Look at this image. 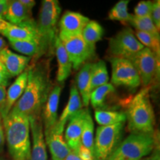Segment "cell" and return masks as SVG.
I'll list each match as a JSON object with an SVG mask.
<instances>
[{"mask_svg": "<svg viewBox=\"0 0 160 160\" xmlns=\"http://www.w3.org/2000/svg\"><path fill=\"white\" fill-rule=\"evenodd\" d=\"M129 60L135 66L143 87H149L159 77V57L149 48H144Z\"/></svg>", "mask_w": 160, "mask_h": 160, "instance_id": "7", "label": "cell"}, {"mask_svg": "<svg viewBox=\"0 0 160 160\" xmlns=\"http://www.w3.org/2000/svg\"><path fill=\"white\" fill-rule=\"evenodd\" d=\"M86 109H82L69 119L65 133V141L71 151L77 153L81 145V136Z\"/></svg>", "mask_w": 160, "mask_h": 160, "instance_id": "16", "label": "cell"}, {"mask_svg": "<svg viewBox=\"0 0 160 160\" xmlns=\"http://www.w3.org/2000/svg\"><path fill=\"white\" fill-rule=\"evenodd\" d=\"M6 93H7L6 88L2 85H0V116H1L5 104Z\"/></svg>", "mask_w": 160, "mask_h": 160, "instance_id": "36", "label": "cell"}, {"mask_svg": "<svg viewBox=\"0 0 160 160\" xmlns=\"http://www.w3.org/2000/svg\"><path fill=\"white\" fill-rule=\"evenodd\" d=\"M11 78L5 66L0 62V85H2L6 88L9 85Z\"/></svg>", "mask_w": 160, "mask_h": 160, "instance_id": "34", "label": "cell"}, {"mask_svg": "<svg viewBox=\"0 0 160 160\" xmlns=\"http://www.w3.org/2000/svg\"><path fill=\"white\" fill-rule=\"evenodd\" d=\"M144 48L131 28L121 31L109 42V52L113 58L129 59Z\"/></svg>", "mask_w": 160, "mask_h": 160, "instance_id": "8", "label": "cell"}, {"mask_svg": "<svg viewBox=\"0 0 160 160\" xmlns=\"http://www.w3.org/2000/svg\"><path fill=\"white\" fill-rule=\"evenodd\" d=\"M136 37L145 48L154 52L157 57L160 56V37L145 32H136Z\"/></svg>", "mask_w": 160, "mask_h": 160, "instance_id": "31", "label": "cell"}, {"mask_svg": "<svg viewBox=\"0 0 160 160\" xmlns=\"http://www.w3.org/2000/svg\"><path fill=\"white\" fill-rule=\"evenodd\" d=\"M8 2L9 1H8V0H0V19H4Z\"/></svg>", "mask_w": 160, "mask_h": 160, "instance_id": "38", "label": "cell"}, {"mask_svg": "<svg viewBox=\"0 0 160 160\" xmlns=\"http://www.w3.org/2000/svg\"><path fill=\"white\" fill-rule=\"evenodd\" d=\"M30 129L32 133V147L30 160H47L46 143L41 117H30Z\"/></svg>", "mask_w": 160, "mask_h": 160, "instance_id": "14", "label": "cell"}, {"mask_svg": "<svg viewBox=\"0 0 160 160\" xmlns=\"http://www.w3.org/2000/svg\"><path fill=\"white\" fill-rule=\"evenodd\" d=\"M125 122L99 126L96 131L93 155L94 160H107L119 145Z\"/></svg>", "mask_w": 160, "mask_h": 160, "instance_id": "6", "label": "cell"}, {"mask_svg": "<svg viewBox=\"0 0 160 160\" xmlns=\"http://www.w3.org/2000/svg\"><path fill=\"white\" fill-rule=\"evenodd\" d=\"M31 59L29 57L13 53L8 48L0 53V62L5 66L12 78L18 77L25 71Z\"/></svg>", "mask_w": 160, "mask_h": 160, "instance_id": "17", "label": "cell"}, {"mask_svg": "<svg viewBox=\"0 0 160 160\" xmlns=\"http://www.w3.org/2000/svg\"><path fill=\"white\" fill-rule=\"evenodd\" d=\"M61 92V86H54V88L50 92L48 99L46 100L45 105H44L42 111V116L41 118L42 124H44V126H45L44 133L48 132L51 128H53L57 122V111Z\"/></svg>", "mask_w": 160, "mask_h": 160, "instance_id": "15", "label": "cell"}, {"mask_svg": "<svg viewBox=\"0 0 160 160\" xmlns=\"http://www.w3.org/2000/svg\"><path fill=\"white\" fill-rule=\"evenodd\" d=\"M0 160H9V159H5V158H4V157H0Z\"/></svg>", "mask_w": 160, "mask_h": 160, "instance_id": "43", "label": "cell"}, {"mask_svg": "<svg viewBox=\"0 0 160 160\" xmlns=\"http://www.w3.org/2000/svg\"><path fill=\"white\" fill-rule=\"evenodd\" d=\"M20 2L25 6V7L29 11H32V8L34 7L36 5V2L33 0H19Z\"/></svg>", "mask_w": 160, "mask_h": 160, "instance_id": "39", "label": "cell"}, {"mask_svg": "<svg viewBox=\"0 0 160 160\" xmlns=\"http://www.w3.org/2000/svg\"><path fill=\"white\" fill-rule=\"evenodd\" d=\"M5 137L13 160H30L31 138L30 122L27 116L11 111L2 119Z\"/></svg>", "mask_w": 160, "mask_h": 160, "instance_id": "2", "label": "cell"}, {"mask_svg": "<svg viewBox=\"0 0 160 160\" xmlns=\"http://www.w3.org/2000/svg\"><path fill=\"white\" fill-rule=\"evenodd\" d=\"M28 77V70H25L21 74L18 76L13 83L8 89L6 93L5 104L1 113L2 119L7 117L16 102L22 97L27 85Z\"/></svg>", "mask_w": 160, "mask_h": 160, "instance_id": "18", "label": "cell"}, {"mask_svg": "<svg viewBox=\"0 0 160 160\" xmlns=\"http://www.w3.org/2000/svg\"><path fill=\"white\" fill-rule=\"evenodd\" d=\"M90 19L77 12L66 11L59 21V39L60 41L81 36L84 28Z\"/></svg>", "mask_w": 160, "mask_h": 160, "instance_id": "11", "label": "cell"}, {"mask_svg": "<svg viewBox=\"0 0 160 160\" xmlns=\"http://www.w3.org/2000/svg\"><path fill=\"white\" fill-rule=\"evenodd\" d=\"M132 133H154L155 114L150 99V88L144 87L131 100L125 113Z\"/></svg>", "mask_w": 160, "mask_h": 160, "instance_id": "3", "label": "cell"}, {"mask_svg": "<svg viewBox=\"0 0 160 160\" xmlns=\"http://www.w3.org/2000/svg\"><path fill=\"white\" fill-rule=\"evenodd\" d=\"M109 77L105 62L92 63L91 71V91L100 86L108 83Z\"/></svg>", "mask_w": 160, "mask_h": 160, "instance_id": "24", "label": "cell"}, {"mask_svg": "<svg viewBox=\"0 0 160 160\" xmlns=\"http://www.w3.org/2000/svg\"><path fill=\"white\" fill-rule=\"evenodd\" d=\"M0 33L8 40H39L37 23L33 19L19 25H14L0 19Z\"/></svg>", "mask_w": 160, "mask_h": 160, "instance_id": "12", "label": "cell"}, {"mask_svg": "<svg viewBox=\"0 0 160 160\" xmlns=\"http://www.w3.org/2000/svg\"><path fill=\"white\" fill-rule=\"evenodd\" d=\"M93 131H94V125H93V122L91 113L88 110L86 109L82 125V131L81 145L88 149L92 153L93 152V142H94Z\"/></svg>", "mask_w": 160, "mask_h": 160, "instance_id": "27", "label": "cell"}, {"mask_svg": "<svg viewBox=\"0 0 160 160\" xmlns=\"http://www.w3.org/2000/svg\"><path fill=\"white\" fill-rule=\"evenodd\" d=\"M115 87L111 83H107L98 87L91 92L90 102L96 110H101L106 105V102L109 97L114 94Z\"/></svg>", "mask_w": 160, "mask_h": 160, "instance_id": "23", "label": "cell"}, {"mask_svg": "<svg viewBox=\"0 0 160 160\" xmlns=\"http://www.w3.org/2000/svg\"><path fill=\"white\" fill-rule=\"evenodd\" d=\"M104 34L103 28L96 21H90L84 28L82 37L88 45L95 48V44L102 39Z\"/></svg>", "mask_w": 160, "mask_h": 160, "instance_id": "28", "label": "cell"}, {"mask_svg": "<svg viewBox=\"0 0 160 160\" xmlns=\"http://www.w3.org/2000/svg\"><path fill=\"white\" fill-rule=\"evenodd\" d=\"M10 45L15 51L24 55L37 57L39 53V42L38 39L8 40Z\"/></svg>", "mask_w": 160, "mask_h": 160, "instance_id": "26", "label": "cell"}, {"mask_svg": "<svg viewBox=\"0 0 160 160\" xmlns=\"http://www.w3.org/2000/svg\"><path fill=\"white\" fill-rule=\"evenodd\" d=\"M151 17L153 24L157 28V29L159 31L160 29V1L157 0L153 2V8Z\"/></svg>", "mask_w": 160, "mask_h": 160, "instance_id": "33", "label": "cell"}, {"mask_svg": "<svg viewBox=\"0 0 160 160\" xmlns=\"http://www.w3.org/2000/svg\"><path fill=\"white\" fill-rule=\"evenodd\" d=\"M51 91L48 68L45 65L31 68L28 69L25 91L11 111L28 118L41 117L40 113Z\"/></svg>", "mask_w": 160, "mask_h": 160, "instance_id": "1", "label": "cell"}, {"mask_svg": "<svg viewBox=\"0 0 160 160\" xmlns=\"http://www.w3.org/2000/svg\"><path fill=\"white\" fill-rule=\"evenodd\" d=\"M77 154L81 160H94L93 153L88 149L84 147L82 145L79 146L77 151Z\"/></svg>", "mask_w": 160, "mask_h": 160, "instance_id": "35", "label": "cell"}, {"mask_svg": "<svg viewBox=\"0 0 160 160\" xmlns=\"http://www.w3.org/2000/svg\"><path fill=\"white\" fill-rule=\"evenodd\" d=\"M128 0H120L119 2L112 8L108 13V18L111 20H116L121 22H129L132 17V14L128 12Z\"/></svg>", "mask_w": 160, "mask_h": 160, "instance_id": "29", "label": "cell"}, {"mask_svg": "<svg viewBox=\"0 0 160 160\" xmlns=\"http://www.w3.org/2000/svg\"><path fill=\"white\" fill-rule=\"evenodd\" d=\"M62 8L57 0H45L42 2L37 28L39 35V53L37 57L45 54L54 47L57 37V24Z\"/></svg>", "mask_w": 160, "mask_h": 160, "instance_id": "4", "label": "cell"}, {"mask_svg": "<svg viewBox=\"0 0 160 160\" xmlns=\"http://www.w3.org/2000/svg\"><path fill=\"white\" fill-rule=\"evenodd\" d=\"M141 160H153V159H152V158L151 157H149V158H147V159H141Z\"/></svg>", "mask_w": 160, "mask_h": 160, "instance_id": "42", "label": "cell"}, {"mask_svg": "<svg viewBox=\"0 0 160 160\" xmlns=\"http://www.w3.org/2000/svg\"><path fill=\"white\" fill-rule=\"evenodd\" d=\"M154 133H132L119 143L107 160H141L156 148Z\"/></svg>", "mask_w": 160, "mask_h": 160, "instance_id": "5", "label": "cell"}, {"mask_svg": "<svg viewBox=\"0 0 160 160\" xmlns=\"http://www.w3.org/2000/svg\"><path fill=\"white\" fill-rule=\"evenodd\" d=\"M111 84L113 86H125L134 89L141 85L139 73L129 59L112 58Z\"/></svg>", "mask_w": 160, "mask_h": 160, "instance_id": "9", "label": "cell"}, {"mask_svg": "<svg viewBox=\"0 0 160 160\" xmlns=\"http://www.w3.org/2000/svg\"><path fill=\"white\" fill-rule=\"evenodd\" d=\"M64 160H81L80 158L79 157V156L76 152L71 151V152L69 153V154L65 157V159Z\"/></svg>", "mask_w": 160, "mask_h": 160, "instance_id": "40", "label": "cell"}, {"mask_svg": "<svg viewBox=\"0 0 160 160\" xmlns=\"http://www.w3.org/2000/svg\"><path fill=\"white\" fill-rule=\"evenodd\" d=\"M62 43L67 52L72 68L75 70L80 68L94 55L95 48L88 45L82 36L65 39L62 41Z\"/></svg>", "mask_w": 160, "mask_h": 160, "instance_id": "10", "label": "cell"}, {"mask_svg": "<svg viewBox=\"0 0 160 160\" xmlns=\"http://www.w3.org/2000/svg\"><path fill=\"white\" fill-rule=\"evenodd\" d=\"M82 102L78 91L77 86L72 85L70 91V97L67 105L64 109L61 117L58 119L57 123L59 125L65 126V124L68 121L72 116L77 113L78 111L82 110Z\"/></svg>", "mask_w": 160, "mask_h": 160, "instance_id": "22", "label": "cell"}, {"mask_svg": "<svg viewBox=\"0 0 160 160\" xmlns=\"http://www.w3.org/2000/svg\"><path fill=\"white\" fill-rule=\"evenodd\" d=\"M31 15V11L26 8L19 0H12L9 1L4 19L10 23L19 25L33 19Z\"/></svg>", "mask_w": 160, "mask_h": 160, "instance_id": "20", "label": "cell"}, {"mask_svg": "<svg viewBox=\"0 0 160 160\" xmlns=\"http://www.w3.org/2000/svg\"><path fill=\"white\" fill-rule=\"evenodd\" d=\"M129 23L135 28L137 31L145 32L159 37V31L156 28L151 17H138L133 15Z\"/></svg>", "mask_w": 160, "mask_h": 160, "instance_id": "30", "label": "cell"}, {"mask_svg": "<svg viewBox=\"0 0 160 160\" xmlns=\"http://www.w3.org/2000/svg\"><path fill=\"white\" fill-rule=\"evenodd\" d=\"M64 128L65 126L57 122L53 128L44 133L45 143L48 146L53 160H64L71 151L63 137Z\"/></svg>", "mask_w": 160, "mask_h": 160, "instance_id": "13", "label": "cell"}, {"mask_svg": "<svg viewBox=\"0 0 160 160\" xmlns=\"http://www.w3.org/2000/svg\"><path fill=\"white\" fill-rule=\"evenodd\" d=\"M92 63H85L77 76V88L81 97L82 105L88 107L91 97V71Z\"/></svg>", "mask_w": 160, "mask_h": 160, "instance_id": "21", "label": "cell"}, {"mask_svg": "<svg viewBox=\"0 0 160 160\" xmlns=\"http://www.w3.org/2000/svg\"><path fill=\"white\" fill-rule=\"evenodd\" d=\"M95 119L101 126H108L125 122L126 115L124 112L95 110Z\"/></svg>", "mask_w": 160, "mask_h": 160, "instance_id": "25", "label": "cell"}, {"mask_svg": "<svg viewBox=\"0 0 160 160\" xmlns=\"http://www.w3.org/2000/svg\"><path fill=\"white\" fill-rule=\"evenodd\" d=\"M5 131H4L2 119L1 116H0V153L3 151L4 146H5Z\"/></svg>", "mask_w": 160, "mask_h": 160, "instance_id": "37", "label": "cell"}, {"mask_svg": "<svg viewBox=\"0 0 160 160\" xmlns=\"http://www.w3.org/2000/svg\"><path fill=\"white\" fill-rule=\"evenodd\" d=\"M7 48V44H6V42L5 39H3L2 37H0V53L3 51L4 49Z\"/></svg>", "mask_w": 160, "mask_h": 160, "instance_id": "41", "label": "cell"}, {"mask_svg": "<svg viewBox=\"0 0 160 160\" xmlns=\"http://www.w3.org/2000/svg\"><path fill=\"white\" fill-rule=\"evenodd\" d=\"M153 2L141 1L137 4L134 8V16L138 17H151Z\"/></svg>", "mask_w": 160, "mask_h": 160, "instance_id": "32", "label": "cell"}, {"mask_svg": "<svg viewBox=\"0 0 160 160\" xmlns=\"http://www.w3.org/2000/svg\"><path fill=\"white\" fill-rule=\"evenodd\" d=\"M55 53L58 62L57 71V81L59 83H62L68 78L71 74L72 69V64L70 61L68 56L66 52L63 44L60 41L58 36L56 37L55 42Z\"/></svg>", "mask_w": 160, "mask_h": 160, "instance_id": "19", "label": "cell"}]
</instances>
